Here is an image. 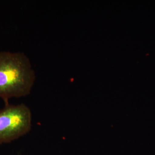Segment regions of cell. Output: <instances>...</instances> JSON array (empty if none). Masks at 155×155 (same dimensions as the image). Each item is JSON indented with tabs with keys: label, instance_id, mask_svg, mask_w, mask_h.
Returning a JSON list of instances; mask_svg holds the SVG:
<instances>
[{
	"label": "cell",
	"instance_id": "obj_1",
	"mask_svg": "<svg viewBox=\"0 0 155 155\" xmlns=\"http://www.w3.org/2000/svg\"><path fill=\"white\" fill-rule=\"evenodd\" d=\"M35 79L31 63L24 54L0 52V98L5 105L11 98L30 94Z\"/></svg>",
	"mask_w": 155,
	"mask_h": 155
},
{
	"label": "cell",
	"instance_id": "obj_2",
	"mask_svg": "<svg viewBox=\"0 0 155 155\" xmlns=\"http://www.w3.org/2000/svg\"><path fill=\"white\" fill-rule=\"evenodd\" d=\"M31 127L32 113L25 104H8L0 110V145L27 134Z\"/></svg>",
	"mask_w": 155,
	"mask_h": 155
}]
</instances>
